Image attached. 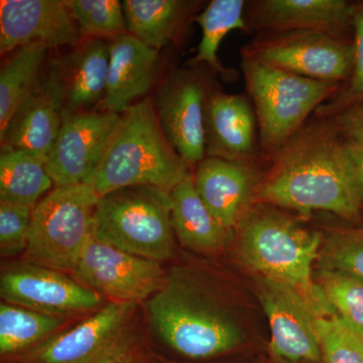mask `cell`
Here are the masks:
<instances>
[{
  "instance_id": "f1b7e54d",
  "label": "cell",
  "mask_w": 363,
  "mask_h": 363,
  "mask_svg": "<svg viewBox=\"0 0 363 363\" xmlns=\"http://www.w3.org/2000/svg\"><path fill=\"white\" fill-rule=\"evenodd\" d=\"M81 35L117 37L128 32L123 2L118 0H66Z\"/></svg>"
},
{
  "instance_id": "d4e9b609",
  "label": "cell",
  "mask_w": 363,
  "mask_h": 363,
  "mask_svg": "<svg viewBox=\"0 0 363 363\" xmlns=\"http://www.w3.org/2000/svg\"><path fill=\"white\" fill-rule=\"evenodd\" d=\"M50 48L28 44L11 52L0 71V133L35 89Z\"/></svg>"
},
{
  "instance_id": "3957f363",
  "label": "cell",
  "mask_w": 363,
  "mask_h": 363,
  "mask_svg": "<svg viewBox=\"0 0 363 363\" xmlns=\"http://www.w3.org/2000/svg\"><path fill=\"white\" fill-rule=\"evenodd\" d=\"M187 164L164 135L155 105L140 100L121 114L116 133L90 184L100 197L133 186L171 192L186 176Z\"/></svg>"
},
{
  "instance_id": "5bb4252c",
  "label": "cell",
  "mask_w": 363,
  "mask_h": 363,
  "mask_svg": "<svg viewBox=\"0 0 363 363\" xmlns=\"http://www.w3.org/2000/svg\"><path fill=\"white\" fill-rule=\"evenodd\" d=\"M259 298L271 330L272 357L288 363L321 362L316 314L300 294L260 278Z\"/></svg>"
},
{
  "instance_id": "ba28073f",
  "label": "cell",
  "mask_w": 363,
  "mask_h": 363,
  "mask_svg": "<svg viewBox=\"0 0 363 363\" xmlns=\"http://www.w3.org/2000/svg\"><path fill=\"white\" fill-rule=\"evenodd\" d=\"M71 272L79 283L111 302L149 300L167 281L161 262L123 252L93 235Z\"/></svg>"
},
{
  "instance_id": "277c9868",
  "label": "cell",
  "mask_w": 363,
  "mask_h": 363,
  "mask_svg": "<svg viewBox=\"0 0 363 363\" xmlns=\"http://www.w3.org/2000/svg\"><path fill=\"white\" fill-rule=\"evenodd\" d=\"M150 324L167 345L184 357L203 359L235 350L240 325L197 284L179 276L147 300Z\"/></svg>"
},
{
  "instance_id": "9a60e30c",
  "label": "cell",
  "mask_w": 363,
  "mask_h": 363,
  "mask_svg": "<svg viewBox=\"0 0 363 363\" xmlns=\"http://www.w3.org/2000/svg\"><path fill=\"white\" fill-rule=\"evenodd\" d=\"M81 33L65 1L1 0L0 52L9 54L28 44L48 48L78 45Z\"/></svg>"
},
{
  "instance_id": "603a6c76",
  "label": "cell",
  "mask_w": 363,
  "mask_h": 363,
  "mask_svg": "<svg viewBox=\"0 0 363 363\" xmlns=\"http://www.w3.org/2000/svg\"><path fill=\"white\" fill-rule=\"evenodd\" d=\"M48 157L28 150L1 147L0 202L35 208L54 185Z\"/></svg>"
},
{
  "instance_id": "4316f807",
  "label": "cell",
  "mask_w": 363,
  "mask_h": 363,
  "mask_svg": "<svg viewBox=\"0 0 363 363\" xmlns=\"http://www.w3.org/2000/svg\"><path fill=\"white\" fill-rule=\"evenodd\" d=\"M65 321V318L33 311L21 306L0 305V352L13 354L44 340Z\"/></svg>"
},
{
  "instance_id": "d590c367",
  "label": "cell",
  "mask_w": 363,
  "mask_h": 363,
  "mask_svg": "<svg viewBox=\"0 0 363 363\" xmlns=\"http://www.w3.org/2000/svg\"><path fill=\"white\" fill-rule=\"evenodd\" d=\"M104 363H138V362L130 350L118 355V357L111 358V359L107 360V362Z\"/></svg>"
},
{
  "instance_id": "d6a6232c",
  "label": "cell",
  "mask_w": 363,
  "mask_h": 363,
  "mask_svg": "<svg viewBox=\"0 0 363 363\" xmlns=\"http://www.w3.org/2000/svg\"><path fill=\"white\" fill-rule=\"evenodd\" d=\"M33 208L0 202V253L9 257L26 252Z\"/></svg>"
},
{
  "instance_id": "8fae6325",
  "label": "cell",
  "mask_w": 363,
  "mask_h": 363,
  "mask_svg": "<svg viewBox=\"0 0 363 363\" xmlns=\"http://www.w3.org/2000/svg\"><path fill=\"white\" fill-rule=\"evenodd\" d=\"M121 114L63 111L61 128L48 156L47 171L56 187L87 183L104 157Z\"/></svg>"
},
{
  "instance_id": "1f68e13d",
  "label": "cell",
  "mask_w": 363,
  "mask_h": 363,
  "mask_svg": "<svg viewBox=\"0 0 363 363\" xmlns=\"http://www.w3.org/2000/svg\"><path fill=\"white\" fill-rule=\"evenodd\" d=\"M352 26L355 32L354 60L350 84L328 104L319 108L318 112L321 116H330L353 105L363 104V6L354 9Z\"/></svg>"
},
{
  "instance_id": "7a4b0ae2",
  "label": "cell",
  "mask_w": 363,
  "mask_h": 363,
  "mask_svg": "<svg viewBox=\"0 0 363 363\" xmlns=\"http://www.w3.org/2000/svg\"><path fill=\"white\" fill-rule=\"evenodd\" d=\"M240 230L238 252L248 269L300 294L317 317L335 313L312 278L313 264L321 250L319 233L264 208L248 212L240 222Z\"/></svg>"
},
{
  "instance_id": "e0dca14e",
  "label": "cell",
  "mask_w": 363,
  "mask_h": 363,
  "mask_svg": "<svg viewBox=\"0 0 363 363\" xmlns=\"http://www.w3.org/2000/svg\"><path fill=\"white\" fill-rule=\"evenodd\" d=\"M196 191L222 225L233 231L247 214L257 184L250 164L205 157L193 176Z\"/></svg>"
},
{
  "instance_id": "7c38bea8",
  "label": "cell",
  "mask_w": 363,
  "mask_h": 363,
  "mask_svg": "<svg viewBox=\"0 0 363 363\" xmlns=\"http://www.w3.org/2000/svg\"><path fill=\"white\" fill-rule=\"evenodd\" d=\"M205 93L197 74L176 69L162 81L154 104L164 135L188 168L206 157Z\"/></svg>"
},
{
  "instance_id": "4fadbf2b",
  "label": "cell",
  "mask_w": 363,
  "mask_h": 363,
  "mask_svg": "<svg viewBox=\"0 0 363 363\" xmlns=\"http://www.w3.org/2000/svg\"><path fill=\"white\" fill-rule=\"evenodd\" d=\"M0 294L9 304L66 318L99 309L104 298L63 272L26 262L2 272Z\"/></svg>"
},
{
  "instance_id": "9c48e42d",
  "label": "cell",
  "mask_w": 363,
  "mask_h": 363,
  "mask_svg": "<svg viewBox=\"0 0 363 363\" xmlns=\"http://www.w3.org/2000/svg\"><path fill=\"white\" fill-rule=\"evenodd\" d=\"M136 304L111 302L33 351L37 363H104L130 351Z\"/></svg>"
},
{
  "instance_id": "f546056e",
  "label": "cell",
  "mask_w": 363,
  "mask_h": 363,
  "mask_svg": "<svg viewBox=\"0 0 363 363\" xmlns=\"http://www.w3.org/2000/svg\"><path fill=\"white\" fill-rule=\"evenodd\" d=\"M318 279L334 311L363 330V278L347 272L320 269Z\"/></svg>"
},
{
  "instance_id": "ffe728a7",
  "label": "cell",
  "mask_w": 363,
  "mask_h": 363,
  "mask_svg": "<svg viewBox=\"0 0 363 363\" xmlns=\"http://www.w3.org/2000/svg\"><path fill=\"white\" fill-rule=\"evenodd\" d=\"M206 157L250 164L255 155V116L242 95L216 93L208 98Z\"/></svg>"
},
{
  "instance_id": "8992f818",
  "label": "cell",
  "mask_w": 363,
  "mask_h": 363,
  "mask_svg": "<svg viewBox=\"0 0 363 363\" xmlns=\"http://www.w3.org/2000/svg\"><path fill=\"white\" fill-rule=\"evenodd\" d=\"M242 71L257 109L260 143L269 152H278L337 88V83L302 77L247 55Z\"/></svg>"
},
{
  "instance_id": "6da1fadb",
  "label": "cell",
  "mask_w": 363,
  "mask_h": 363,
  "mask_svg": "<svg viewBox=\"0 0 363 363\" xmlns=\"http://www.w3.org/2000/svg\"><path fill=\"white\" fill-rule=\"evenodd\" d=\"M257 195L262 202L302 214L326 211L348 219L359 214L363 203L344 142L322 124L301 128L276 152Z\"/></svg>"
},
{
  "instance_id": "44dd1931",
  "label": "cell",
  "mask_w": 363,
  "mask_h": 363,
  "mask_svg": "<svg viewBox=\"0 0 363 363\" xmlns=\"http://www.w3.org/2000/svg\"><path fill=\"white\" fill-rule=\"evenodd\" d=\"M111 63V43L92 39L58 61L64 111H88L104 101Z\"/></svg>"
},
{
  "instance_id": "ac0fdd59",
  "label": "cell",
  "mask_w": 363,
  "mask_h": 363,
  "mask_svg": "<svg viewBox=\"0 0 363 363\" xmlns=\"http://www.w3.org/2000/svg\"><path fill=\"white\" fill-rule=\"evenodd\" d=\"M160 54L130 33L111 42V63L101 111L123 114L140 101L156 81Z\"/></svg>"
},
{
  "instance_id": "4dcf8cb0",
  "label": "cell",
  "mask_w": 363,
  "mask_h": 363,
  "mask_svg": "<svg viewBox=\"0 0 363 363\" xmlns=\"http://www.w3.org/2000/svg\"><path fill=\"white\" fill-rule=\"evenodd\" d=\"M318 266L324 271L351 272L363 278V230H340L327 238Z\"/></svg>"
},
{
  "instance_id": "e575fe53",
  "label": "cell",
  "mask_w": 363,
  "mask_h": 363,
  "mask_svg": "<svg viewBox=\"0 0 363 363\" xmlns=\"http://www.w3.org/2000/svg\"><path fill=\"white\" fill-rule=\"evenodd\" d=\"M344 150L350 162L351 173L357 186L358 194L363 202V145L354 140H348L347 142H344Z\"/></svg>"
},
{
  "instance_id": "52a82bcc",
  "label": "cell",
  "mask_w": 363,
  "mask_h": 363,
  "mask_svg": "<svg viewBox=\"0 0 363 363\" xmlns=\"http://www.w3.org/2000/svg\"><path fill=\"white\" fill-rule=\"evenodd\" d=\"M98 200L90 184L55 186L33 209L25 252L28 262L71 272L92 236Z\"/></svg>"
},
{
  "instance_id": "d6986e66",
  "label": "cell",
  "mask_w": 363,
  "mask_h": 363,
  "mask_svg": "<svg viewBox=\"0 0 363 363\" xmlns=\"http://www.w3.org/2000/svg\"><path fill=\"white\" fill-rule=\"evenodd\" d=\"M354 7L343 0H262L252 6L250 20L276 33L317 30L336 35L353 25Z\"/></svg>"
},
{
  "instance_id": "83f0119b",
  "label": "cell",
  "mask_w": 363,
  "mask_h": 363,
  "mask_svg": "<svg viewBox=\"0 0 363 363\" xmlns=\"http://www.w3.org/2000/svg\"><path fill=\"white\" fill-rule=\"evenodd\" d=\"M322 363H363V330L337 313L317 317Z\"/></svg>"
},
{
  "instance_id": "484cf974",
  "label": "cell",
  "mask_w": 363,
  "mask_h": 363,
  "mask_svg": "<svg viewBox=\"0 0 363 363\" xmlns=\"http://www.w3.org/2000/svg\"><path fill=\"white\" fill-rule=\"evenodd\" d=\"M245 1L243 0H213L196 18L201 26L202 39L197 54L189 63L207 64L214 70L224 73L217 57L219 45L229 33L247 30L245 20Z\"/></svg>"
},
{
  "instance_id": "30bf717a",
  "label": "cell",
  "mask_w": 363,
  "mask_h": 363,
  "mask_svg": "<svg viewBox=\"0 0 363 363\" xmlns=\"http://www.w3.org/2000/svg\"><path fill=\"white\" fill-rule=\"evenodd\" d=\"M245 55L302 77L338 83L352 73L354 49L330 33L293 30L257 43Z\"/></svg>"
},
{
  "instance_id": "7402d4cb",
  "label": "cell",
  "mask_w": 363,
  "mask_h": 363,
  "mask_svg": "<svg viewBox=\"0 0 363 363\" xmlns=\"http://www.w3.org/2000/svg\"><path fill=\"white\" fill-rule=\"evenodd\" d=\"M174 233L184 247L196 252H211L225 245L231 231L215 218L196 191L188 174L169 192Z\"/></svg>"
},
{
  "instance_id": "cb8c5ba5",
  "label": "cell",
  "mask_w": 363,
  "mask_h": 363,
  "mask_svg": "<svg viewBox=\"0 0 363 363\" xmlns=\"http://www.w3.org/2000/svg\"><path fill=\"white\" fill-rule=\"evenodd\" d=\"M123 6L128 33L160 51L175 38L191 4L180 0H125Z\"/></svg>"
},
{
  "instance_id": "5b68a950",
  "label": "cell",
  "mask_w": 363,
  "mask_h": 363,
  "mask_svg": "<svg viewBox=\"0 0 363 363\" xmlns=\"http://www.w3.org/2000/svg\"><path fill=\"white\" fill-rule=\"evenodd\" d=\"M102 241L138 257L164 262L173 255L169 193L152 186L118 189L98 200L93 233Z\"/></svg>"
},
{
  "instance_id": "2e32d148",
  "label": "cell",
  "mask_w": 363,
  "mask_h": 363,
  "mask_svg": "<svg viewBox=\"0 0 363 363\" xmlns=\"http://www.w3.org/2000/svg\"><path fill=\"white\" fill-rule=\"evenodd\" d=\"M64 104L57 61L42 74L35 89L0 133L1 147L28 150L48 157L61 128Z\"/></svg>"
},
{
  "instance_id": "836d02e7",
  "label": "cell",
  "mask_w": 363,
  "mask_h": 363,
  "mask_svg": "<svg viewBox=\"0 0 363 363\" xmlns=\"http://www.w3.org/2000/svg\"><path fill=\"white\" fill-rule=\"evenodd\" d=\"M336 123L350 140L363 145V104L353 105L339 112Z\"/></svg>"
}]
</instances>
